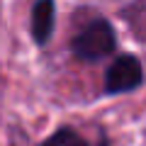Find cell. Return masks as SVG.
I'll return each mask as SVG.
<instances>
[{"label": "cell", "instance_id": "cell-1", "mask_svg": "<svg viewBox=\"0 0 146 146\" xmlns=\"http://www.w3.org/2000/svg\"><path fill=\"white\" fill-rule=\"evenodd\" d=\"M117 46V36L112 25L105 20H95L73 39V54L80 61H100V58L110 56Z\"/></svg>", "mask_w": 146, "mask_h": 146}, {"label": "cell", "instance_id": "cell-4", "mask_svg": "<svg viewBox=\"0 0 146 146\" xmlns=\"http://www.w3.org/2000/svg\"><path fill=\"white\" fill-rule=\"evenodd\" d=\"M42 146H88V141L73 129H58V131H54Z\"/></svg>", "mask_w": 146, "mask_h": 146}, {"label": "cell", "instance_id": "cell-2", "mask_svg": "<svg viewBox=\"0 0 146 146\" xmlns=\"http://www.w3.org/2000/svg\"><path fill=\"white\" fill-rule=\"evenodd\" d=\"M144 80V71L136 56H119L115 58V63L107 68L105 73V90L110 95H119V93H129L136 90Z\"/></svg>", "mask_w": 146, "mask_h": 146}, {"label": "cell", "instance_id": "cell-3", "mask_svg": "<svg viewBox=\"0 0 146 146\" xmlns=\"http://www.w3.org/2000/svg\"><path fill=\"white\" fill-rule=\"evenodd\" d=\"M54 20H56V7L54 0H36L32 7V36L36 44H46L54 32Z\"/></svg>", "mask_w": 146, "mask_h": 146}, {"label": "cell", "instance_id": "cell-5", "mask_svg": "<svg viewBox=\"0 0 146 146\" xmlns=\"http://www.w3.org/2000/svg\"><path fill=\"white\" fill-rule=\"evenodd\" d=\"M100 146H107V144H105V141H102V144H100Z\"/></svg>", "mask_w": 146, "mask_h": 146}]
</instances>
